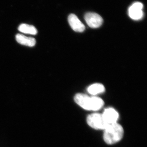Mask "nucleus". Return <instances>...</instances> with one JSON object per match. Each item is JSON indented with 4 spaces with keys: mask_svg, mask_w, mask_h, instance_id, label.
<instances>
[{
    "mask_svg": "<svg viewBox=\"0 0 147 147\" xmlns=\"http://www.w3.org/2000/svg\"><path fill=\"white\" fill-rule=\"evenodd\" d=\"M87 122L90 126L96 129H104L109 125L104 121L102 114L99 113L89 115L87 117Z\"/></svg>",
    "mask_w": 147,
    "mask_h": 147,
    "instance_id": "3",
    "label": "nucleus"
},
{
    "mask_svg": "<svg viewBox=\"0 0 147 147\" xmlns=\"http://www.w3.org/2000/svg\"><path fill=\"white\" fill-rule=\"evenodd\" d=\"M87 90L90 94L96 95L104 92L105 88L102 84L97 83L91 85L88 88Z\"/></svg>",
    "mask_w": 147,
    "mask_h": 147,
    "instance_id": "9",
    "label": "nucleus"
},
{
    "mask_svg": "<svg viewBox=\"0 0 147 147\" xmlns=\"http://www.w3.org/2000/svg\"><path fill=\"white\" fill-rule=\"evenodd\" d=\"M69 24L74 31L82 32L85 30V26L76 15L71 14L68 16Z\"/></svg>",
    "mask_w": 147,
    "mask_h": 147,
    "instance_id": "7",
    "label": "nucleus"
},
{
    "mask_svg": "<svg viewBox=\"0 0 147 147\" xmlns=\"http://www.w3.org/2000/svg\"><path fill=\"white\" fill-rule=\"evenodd\" d=\"M74 99L78 105L86 110L96 111L100 110L104 105V101L100 98L90 97L82 93L76 94Z\"/></svg>",
    "mask_w": 147,
    "mask_h": 147,
    "instance_id": "1",
    "label": "nucleus"
},
{
    "mask_svg": "<svg viewBox=\"0 0 147 147\" xmlns=\"http://www.w3.org/2000/svg\"><path fill=\"white\" fill-rule=\"evenodd\" d=\"M16 39L19 44L28 47H33L36 43V40L34 38L25 36L20 34L16 35Z\"/></svg>",
    "mask_w": 147,
    "mask_h": 147,
    "instance_id": "8",
    "label": "nucleus"
},
{
    "mask_svg": "<svg viewBox=\"0 0 147 147\" xmlns=\"http://www.w3.org/2000/svg\"><path fill=\"white\" fill-rule=\"evenodd\" d=\"M104 130L103 139L105 143L108 144H115L123 137V128L117 123L109 125Z\"/></svg>",
    "mask_w": 147,
    "mask_h": 147,
    "instance_id": "2",
    "label": "nucleus"
},
{
    "mask_svg": "<svg viewBox=\"0 0 147 147\" xmlns=\"http://www.w3.org/2000/svg\"><path fill=\"white\" fill-rule=\"evenodd\" d=\"M143 4L140 2L134 3L129 7L128 14L129 17L134 20H139L142 19L144 16Z\"/></svg>",
    "mask_w": 147,
    "mask_h": 147,
    "instance_id": "5",
    "label": "nucleus"
},
{
    "mask_svg": "<svg viewBox=\"0 0 147 147\" xmlns=\"http://www.w3.org/2000/svg\"><path fill=\"white\" fill-rule=\"evenodd\" d=\"M85 20L88 26L92 28H96L101 26L103 19L99 14L93 12H88L85 16Z\"/></svg>",
    "mask_w": 147,
    "mask_h": 147,
    "instance_id": "4",
    "label": "nucleus"
},
{
    "mask_svg": "<svg viewBox=\"0 0 147 147\" xmlns=\"http://www.w3.org/2000/svg\"><path fill=\"white\" fill-rule=\"evenodd\" d=\"M18 30L21 32L31 35H36L37 30L34 26L26 24H22L19 26Z\"/></svg>",
    "mask_w": 147,
    "mask_h": 147,
    "instance_id": "10",
    "label": "nucleus"
},
{
    "mask_svg": "<svg viewBox=\"0 0 147 147\" xmlns=\"http://www.w3.org/2000/svg\"><path fill=\"white\" fill-rule=\"evenodd\" d=\"M102 115L104 121L108 125L117 123L119 118L118 113L112 108L105 109Z\"/></svg>",
    "mask_w": 147,
    "mask_h": 147,
    "instance_id": "6",
    "label": "nucleus"
}]
</instances>
